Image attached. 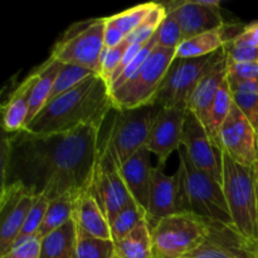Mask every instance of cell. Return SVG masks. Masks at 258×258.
I'll list each match as a JSON object with an SVG mask.
<instances>
[{
	"label": "cell",
	"mask_w": 258,
	"mask_h": 258,
	"mask_svg": "<svg viewBox=\"0 0 258 258\" xmlns=\"http://www.w3.org/2000/svg\"><path fill=\"white\" fill-rule=\"evenodd\" d=\"M34 83V76L29 75L19 87L9 96L7 102L2 106V125L7 134H17L27 126L29 112V98Z\"/></svg>",
	"instance_id": "22"
},
{
	"label": "cell",
	"mask_w": 258,
	"mask_h": 258,
	"mask_svg": "<svg viewBox=\"0 0 258 258\" xmlns=\"http://www.w3.org/2000/svg\"><path fill=\"white\" fill-rule=\"evenodd\" d=\"M233 105L234 102L231 87H229L228 81L226 80L223 85H222V87L219 88L216 98H214V102L211 108V115H209V122L208 126H207V130H208V134L211 135L214 144H216L218 131L221 130L222 125H223L224 121L228 117Z\"/></svg>",
	"instance_id": "27"
},
{
	"label": "cell",
	"mask_w": 258,
	"mask_h": 258,
	"mask_svg": "<svg viewBox=\"0 0 258 258\" xmlns=\"http://www.w3.org/2000/svg\"><path fill=\"white\" fill-rule=\"evenodd\" d=\"M206 241L183 258H258V246L234 224L207 221Z\"/></svg>",
	"instance_id": "12"
},
{
	"label": "cell",
	"mask_w": 258,
	"mask_h": 258,
	"mask_svg": "<svg viewBox=\"0 0 258 258\" xmlns=\"http://www.w3.org/2000/svg\"><path fill=\"white\" fill-rule=\"evenodd\" d=\"M154 37L158 42V45L169 49H176L184 40L180 25L171 13L166 14L165 19L163 20Z\"/></svg>",
	"instance_id": "34"
},
{
	"label": "cell",
	"mask_w": 258,
	"mask_h": 258,
	"mask_svg": "<svg viewBox=\"0 0 258 258\" xmlns=\"http://www.w3.org/2000/svg\"><path fill=\"white\" fill-rule=\"evenodd\" d=\"M106 18L88 19L71 25L54 47L50 57L64 64H75L101 73V55L105 49Z\"/></svg>",
	"instance_id": "5"
},
{
	"label": "cell",
	"mask_w": 258,
	"mask_h": 258,
	"mask_svg": "<svg viewBox=\"0 0 258 258\" xmlns=\"http://www.w3.org/2000/svg\"><path fill=\"white\" fill-rule=\"evenodd\" d=\"M223 48L229 63L258 62V48L234 43L233 40L227 43Z\"/></svg>",
	"instance_id": "39"
},
{
	"label": "cell",
	"mask_w": 258,
	"mask_h": 258,
	"mask_svg": "<svg viewBox=\"0 0 258 258\" xmlns=\"http://www.w3.org/2000/svg\"><path fill=\"white\" fill-rule=\"evenodd\" d=\"M181 145L197 169L222 184V151L213 143L206 126L190 111H186Z\"/></svg>",
	"instance_id": "13"
},
{
	"label": "cell",
	"mask_w": 258,
	"mask_h": 258,
	"mask_svg": "<svg viewBox=\"0 0 258 258\" xmlns=\"http://www.w3.org/2000/svg\"><path fill=\"white\" fill-rule=\"evenodd\" d=\"M238 25L224 23L218 29L209 30L183 40L175 50V59L201 58L213 54L236 38V35L232 34V30L236 29Z\"/></svg>",
	"instance_id": "21"
},
{
	"label": "cell",
	"mask_w": 258,
	"mask_h": 258,
	"mask_svg": "<svg viewBox=\"0 0 258 258\" xmlns=\"http://www.w3.org/2000/svg\"><path fill=\"white\" fill-rule=\"evenodd\" d=\"M144 219L146 218V212L141 209L138 204H131L120 212L110 223L112 241L118 242L130 234Z\"/></svg>",
	"instance_id": "29"
},
{
	"label": "cell",
	"mask_w": 258,
	"mask_h": 258,
	"mask_svg": "<svg viewBox=\"0 0 258 258\" xmlns=\"http://www.w3.org/2000/svg\"><path fill=\"white\" fill-rule=\"evenodd\" d=\"M234 43H239V44H246L249 47L258 48V22L251 23V24L246 25L243 32L241 34L237 35L233 39Z\"/></svg>",
	"instance_id": "41"
},
{
	"label": "cell",
	"mask_w": 258,
	"mask_h": 258,
	"mask_svg": "<svg viewBox=\"0 0 258 258\" xmlns=\"http://www.w3.org/2000/svg\"><path fill=\"white\" fill-rule=\"evenodd\" d=\"M100 126H81L59 134L27 130L3 134L2 190L17 184L49 201L91 186L100 150Z\"/></svg>",
	"instance_id": "1"
},
{
	"label": "cell",
	"mask_w": 258,
	"mask_h": 258,
	"mask_svg": "<svg viewBox=\"0 0 258 258\" xmlns=\"http://www.w3.org/2000/svg\"><path fill=\"white\" fill-rule=\"evenodd\" d=\"M73 219L77 227V234L80 236L112 239L110 223L90 188L78 194L76 198Z\"/></svg>",
	"instance_id": "20"
},
{
	"label": "cell",
	"mask_w": 258,
	"mask_h": 258,
	"mask_svg": "<svg viewBox=\"0 0 258 258\" xmlns=\"http://www.w3.org/2000/svg\"><path fill=\"white\" fill-rule=\"evenodd\" d=\"M216 146L241 165L253 166L258 161V134L236 105L218 131Z\"/></svg>",
	"instance_id": "11"
},
{
	"label": "cell",
	"mask_w": 258,
	"mask_h": 258,
	"mask_svg": "<svg viewBox=\"0 0 258 258\" xmlns=\"http://www.w3.org/2000/svg\"><path fill=\"white\" fill-rule=\"evenodd\" d=\"M42 239L38 236L15 242L14 246L0 258H40Z\"/></svg>",
	"instance_id": "38"
},
{
	"label": "cell",
	"mask_w": 258,
	"mask_h": 258,
	"mask_svg": "<svg viewBox=\"0 0 258 258\" xmlns=\"http://www.w3.org/2000/svg\"><path fill=\"white\" fill-rule=\"evenodd\" d=\"M90 190L97 199L108 223L126 207L136 204L123 180L120 163L106 138L100 145Z\"/></svg>",
	"instance_id": "9"
},
{
	"label": "cell",
	"mask_w": 258,
	"mask_h": 258,
	"mask_svg": "<svg viewBox=\"0 0 258 258\" xmlns=\"http://www.w3.org/2000/svg\"><path fill=\"white\" fill-rule=\"evenodd\" d=\"M208 236V223L191 213H176L151 227V258H183Z\"/></svg>",
	"instance_id": "6"
},
{
	"label": "cell",
	"mask_w": 258,
	"mask_h": 258,
	"mask_svg": "<svg viewBox=\"0 0 258 258\" xmlns=\"http://www.w3.org/2000/svg\"><path fill=\"white\" fill-rule=\"evenodd\" d=\"M156 45H158V42H156L155 37H153L151 39H149L148 42L143 45V48H141L140 52L138 53V55L134 58L133 62H131L130 64H128L125 70H123V72L121 73V75L118 76V77L116 78L112 83H111L110 92H113V91L118 90L121 86L125 85L128 80H131V78H133L134 76L138 73V71L140 70V68L144 66V63L146 62V59L150 57V54L153 53V50L155 49Z\"/></svg>",
	"instance_id": "35"
},
{
	"label": "cell",
	"mask_w": 258,
	"mask_h": 258,
	"mask_svg": "<svg viewBox=\"0 0 258 258\" xmlns=\"http://www.w3.org/2000/svg\"><path fill=\"white\" fill-rule=\"evenodd\" d=\"M161 107L156 103L133 110H115L106 139L110 143L120 166L136 151L146 146L151 127Z\"/></svg>",
	"instance_id": "10"
},
{
	"label": "cell",
	"mask_w": 258,
	"mask_h": 258,
	"mask_svg": "<svg viewBox=\"0 0 258 258\" xmlns=\"http://www.w3.org/2000/svg\"><path fill=\"white\" fill-rule=\"evenodd\" d=\"M233 102L242 111L258 134V91H232Z\"/></svg>",
	"instance_id": "36"
},
{
	"label": "cell",
	"mask_w": 258,
	"mask_h": 258,
	"mask_svg": "<svg viewBox=\"0 0 258 258\" xmlns=\"http://www.w3.org/2000/svg\"><path fill=\"white\" fill-rule=\"evenodd\" d=\"M115 246L117 258H151V227L148 219H144Z\"/></svg>",
	"instance_id": "26"
},
{
	"label": "cell",
	"mask_w": 258,
	"mask_h": 258,
	"mask_svg": "<svg viewBox=\"0 0 258 258\" xmlns=\"http://www.w3.org/2000/svg\"><path fill=\"white\" fill-rule=\"evenodd\" d=\"M49 202V199L45 198V197L43 196L35 198L34 203H33L32 208H30L27 218H25L24 224H23L22 231H20L19 236H18L17 241L15 242L23 241V239L25 238H29V237L37 236L38 232H39L40 226H42L43 223L45 213H47Z\"/></svg>",
	"instance_id": "33"
},
{
	"label": "cell",
	"mask_w": 258,
	"mask_h": 258,
	"mask_svg": "<svg viewBox=\"0 0 258 258\" xmlns=\"http://www.w3.org/2000/svg\"><path fill=\"white\" fill-rule=\"evenodd\" d=\"M76 258H117L115 242L77 234Z\"/></svg>",
	"instance_id": "31"
},
{
	"label": "cell",
	"mask_w": 258,
	"mask_h": 258,
	"mask_svg": "<svg viewBox=\"0 0 258 258\" xmlns=\"http://www.w3.org/2000/svg\"><path fill=\"white\" fill-rule=\"evenodd\" d=\"M77 227L75 219L42 238L40 258H76Z\"/></svg>",
	"instance_id": "24"
},
{
	"label": "cell",
	"mask_w": 258,
	"mask_h": 258,
	"mask_svg": "<svg viewBox=\"0 0 258 258\" xmlns=\"http://www.w3.org/2000/svg\"><path fill=\"white\" fill-rule=\"evenodd\" d=\"M224 55V48L211 55L189 59H174L161 82L156 105L163 108H183L188 111V103L206 73Z\"/></svg>",
	"instance_id": "8"
},
{
	"label": "cell",
	"mask_w": 258,
	"mask_h": 258,
	"mask_svg": "<svg viewBox=\"0 0 258 258\" xmlns=\"http://www.w3.org/2000/svg\"><path fill=\"white\" fill-rule=\"evenodd\" d=\"M150 155L151 153L148 148L144 146L120 166L121 174L131 197L135 203L145 212H148L154 169L151 165Z\"/></svg>",
	"instance_id": "18"
},
{
	"label": "cell",
	"mask_w": 258,
	"mask_h": 258,
	"mask_svg": "<svg viewBox=\"0 0 258 258\" xmlns=\"http://www.w3.org/2000/svg\"><path fill=\"white\" fill-rule=\"evenodd\" d=\"M178 20L184 40L221 28L224 24L218 0H184L164 4Z\"/></svg>",
	"instance_id": "15"
},
{
	"label": "cell",
	"mask_w": 258,
	"mask_h": 258,
	"mask_svg": "<svg viewBox=\"0 0 258 258\" xmlns=\"http://www.w3.org/2000/svg\"><path fill=\"white\" fill-rule=\"evenodd\" d=\"M59 68L60 63L58 60L53 59L52 57H49L39 68H37L33 72L34 83H33L32 91H30L29 112H28L27 126L32 122L33 118L38 115V112L49 101L50 93H52L53 86H54Z\"/></svg>",
	"instance_id": "23"
},
{
	"label": "cell",
	"mask_w": 258,
	"mask_h": 258,
	"mask_svg": "<svg viewBox=\"0 0 258 258\" xmlns=\"http://www.w3.org/2000/svg\"><path fill=\"white\" fill-rule=\"evenodd\" d=\"M130 43L127 40H123L121 44H118L117 47H113L107 49L105 48L101 55V73L100 76H102L106 80V82H108L110 77L112 76V73L117 70V67L120 66L121 60H122L123 55H125L126 50L130 47Z\"/></svg>",
	"instance_id": "37"
},
{
	"label": "cell",
	"mask_w": 258,
	"mask_h": 258,
	"mask_svg": "<svg viewBox=\"0 0 258 258\" xmlns=\"http://www.w3.org/2000/svg\"><path fill=\"white\" fill-rule=\"evenodd\" d=\"M166 14H168V12H166L164 4L156 3L150 14L145 18V20L133 33H130L126 37V40L130 44H144V43H146L154 37V34L159 29L163 20L165 19Z\"/></svg>",
	"instance_id": "32"
},
{
	"label": "cell",
	"mask_w": 258,
	"mask_h": 258,
	"mask_svg": "<svg viewBox=\"0 0 258 258\" xmlns=\"http://www.w3.org/2000/svg\"><path fill=\"white\" fill-rule=\"evenodd\" d=\"M126 39L125 34L121 32L118 28L112 25L106 20V27H105V48L110 49V48L117 47L118 44Z\"/></svg>",
	"instance_id": "42"
},
{
	"label": "cell",
	"mask_w": 258,
	"mask_h": 258,
	"mask_svg": "<svg viewBox=\"0 0 258 258\" xmlns=\"http://www.w3.org/2000/svg\"><path fill=\"white\" fill-rule=\"evenodd\" d=\"M77 196L78 194L75 193H67L49 202L47 213L37 234L40 239L72 221Z\"/></svg>",
	"instance_id": "25"
},
{
	"label": "cell",
	"mask_w": 258,
	"mask_h": 258,
	"mask_svg": "<svg viewBox=\"0 0 258 258\" xmlns=\"http://www.w3.org/2000/svg\"><path fill=\"white\" fill-rule=\"evenodd\" d=\"M222 186L233 224L258 246L256 168L244 166L222 153Z\"/></svg>",
	"instance_id": "4"
},
{
	"label": "cell",
	"mask_w": 258,
	"mask_h": 258,
	"mask_svg": "<svg viewBox=\"0 0 258 258\" xmlns=\"http://www.w3.org/2000/svg\"><path fill=\"white\" fill-rule=\"evenodd\" d=\"M178 213H191L206 221L233 224L223 186L206 171L197 169L179 149Z\"/></svg>",
	"instance_id": "3"
},
{
	"label": "cell",
	"mask_w": 258,
	"mask_h": 258,
	"mask_svg": "<svg viewBox=\"0 0 258 258\" xmlns=\"http://www.w3.org/2000/svg\"><path fill=\"white\" fill-rule=\"evenodd\" d=\"M228 63L227 77L236 81H258V62Z\"/></svg>",
	"instance_id": "40"
},
{
	"label": "cell",
	"mask_w": 258,
	"mask_h": 258,
	"mask_svg": "<svg viewBox=\"0 0 258 258\" xmlns=\"http://www.w3.org/2000/svg\"><path fill=\"white\" fill-rule=\"evenodd\" d=\"M113 110L108 83L100 75L48 102L24 128L30 134L48 135L76 130L81 126H100Z\"/></svg>",
	"instance_id": "2"
},
{
	"label": "cell",
	"mask_w": 258,
	"mask_h": 258,
	"mask_svg": "<svg viewBox=\"0 0 258 258\" xmlns=\"http://www.w3.org/2000/svg\"><path fill=\"white\" fill-rule=\"evenodd\" d=\"M254 168H256V178H257V223H258V161L256 163V165H254Z\"/></svg>",
	"instance_id": "43"
},
{
	"label": "cell",
	"mask_w": 258,
	"mask_h": 258,
	"mask_svg": "<svg viewBox=\"0 0 258 258\" xmlns=\"http://www.w3.org/2000/svg\"><path fill=\"white\" fill-rule=\"evenodd\" d=\"M95 75H97V73L87 70V68H83L75 64H64V63H60L59 72H58L57 78H55L54 86H53L52 93H50V97L48 102L57 98L58 96L63 95L67 91L72 90L73 87H76L81 82L87 80L88 77Z\"/></svg>",
	"instance_id": "28"
},
{
	"label": "cell",
	"mask_w": 258,
	"mask_h": 258,
	"mask_svg": "<svg viewBox=\"0 0 258 258\" xmlns=\"http://www.w3.org/2000/svg\"><path fill=\"white\" fill-rule=\"evenodd\" d=\"M186 110L163 108L159 111L151 127L146 148L158 158V165L165 166L174 151H179L183 138Z\"/></svg>",
	"instance_id": "16"
},
{
	"label": "cell",
	"mask_w": 258,
	"mask_h": 258,
	"mask_svg": "<svg viewBox=\"0 0 258 258\" xmlns=\"http://www.w3.org/2000/svg\"><path fill=\"white\" fill-rule=\"evenodd\" d=\"M35 198L17 184L0 190V257L14 246Z\"/></svg>",
	"instance_id": "14"
},
{
	"label": "cell",
	"mask_w": 258,
	"mask_h": 258,
	"mask_svg": "<svg viewBox=\"0 0 258 258\" xmlns=\"http://www.w3.org/2000/svg\"><path fill=\"white\" fill-rule=\"evenodd\" d=\"M155 4L156 3H145V4L136 5V7L123 10L118 14L106 18V20L118 28L125 34V37H127L145 20V18L154 9Z\"/></svg>",
	"instance_id": "30"
},
{
	"label": "cell",
	"mask_w": 258,
	"mask_h": 258,
	"mask_svg": "<svg viewBox=\"0 0 258 258\" xmlns=\"http://www.w3.org/2000/svg\"><path fill=\"white\" fill-rule=\"evenodd\" d=\"M227 73H228V63H227L226 52H224L223 57L199 81L198 86L189 100L188 111L193 112L206 126V128L209 122L212 105H213L219 88L227 80Z\"/></svg>",
	"instance_id": "19"
},
{
	"label": "cell",
	"mask_w": 258,
	"mask_h": 258,
	"mask_svg": "<svg viewBox=\"0 0 258 258\" xmlns=\"http://www.w3.org/2000/svg\"><path fill=\"white\" fill-rule=\"evenodd\" d=\"M175 50L156 45L138 73L111 92L113 110H133L155 102L161 82L175 59Z\"/></svg>",
	"instance_id": "7"
},
{
	"label": "cell",
	"mask_w": 258,
	"mask_h": 258,
	"mask_svg": "<svg viewBox=\"0 0 258 258\" xmlns=\"http://www.w3.org/2000/svg\"><path fill=\"white\" fill-rule=\"evenodd\" d=\"M179 181L176 173L168 175L164 173V166L158 165L153 169L150 198L146 212L149 224L153 227L160 219L178 213Z\"/></svg>",
	"instance_id": "17"
}]
</instances>
